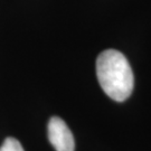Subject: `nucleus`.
I'll return each instance as SVG.
<instances>
[{
  "mask_svg": "<svg viewBox=\"0 0 151 151\" xmlns=\"http://www.w3.org/2000/svg\"><path fill=\"white\" fill-rule=\"evenodd\" d=\"M97 81L113 101L129 99L134 87V76L127 57L116 49H105L97 56Z\"/></svg>",
  "mask_w": 151,
  "mask_h": 151,
  "instance_id": "f257e3e1",
  "label": "nucleus"
},
{
  "mask_svg": "<svg viewBox=\"0 0 151 151\" xmlns=\"http://www.w3.org/2000/svg\"><path fill=\"white\" fill-rule=\"evenodd\" d=\"M0 151H24L22 143L15 138H7L2 146L0 147Z\"/></svg>",
  "mask_w": 151,
  "mask_h": 151,
  "instance_id": "7ed1b4c3",
  "label": "nucleus"
},
{
  "mask_svg": "<svg viewBox=\"0 0 151 151\" xmlns=\"http://www.w3.org/2000/svg\"><path fill=\"white\" fill-rule=\"evenodd\" d=\"M48 140L56 151H74L75 141L70 128L64 120L58 116H53L47 125Z\"/></svg>",
  "mask_w": 151,
  "mask_h": 151,
  "instance_id": "f03ea898",
  "label": "nucleus"
}]
</instances>
